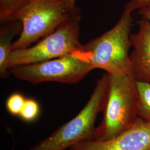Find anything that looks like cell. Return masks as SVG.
I'll return each instance as SVG.
<instances>
[{"instance_id": "6da1fadb", "label": "cell", "mask_w": 150, "mask_h": 150, "mask_svg": "<svg viewBox=\"0 0 150 150\" xmlns=\"http://www.w3.org/2000/svg\"><path fill=\"white\" fill-rule=\"evenodd\" d=\"M134 10V6L128 2L118 21L112 28L86 45H82L76 51L91 64L93 70L101 69L108 74H132L129 50L132 47V13Z\"/></svg>"}, {"instance_id": "7a4b0ae2", "label": "cell", "mask_w": 150, "mask_h": 150, "mask_svg": "<svg viewBox=\"0 0 150 150\" xmlns=\"http://www.w3.org/2000/svg\"><path fill=\"white\" fill-rule=\"evenodd\" d=\"M108 75L103 117L95 129L92 140L112 139L129 129L139 117V93L134 76L129 73Z\"/></svg>"}, {"instance_id": "3957f363", "label": "cell", "mask_w": 150, "mask_h": 150, "mask_svg": "<svg viewBox=\"0 0 150 150\" xmlns=\"http://www.w3.org/2000/svg\"><path fill=\"white\" fill-rule=\"evenodd\" d=\"M108 75L98 80L90 99L74 118L30 150H66L86 140H92L97 116L103 112L107 98Z\"/></svg>"}, {"instance_id": "277c9868", "label": "cell", "mask_w": 150, "mask_h": 150, "mask_svg": "<svg viewBox=\"0 0 150 150\" xmlns=\"http://www.w3.org/2000/svg\"><path fill=\"white\" fill-rule=\"evenodd\" d=\"M79 12L63 0H30L16 15L15 20L21 22L22 28L12 51L31 46Z\"/></svg>"}, {"instance_id": "5b68a950", "label": "cell", "mask_w": 150, "mask_h": 150, "mask_svg": "<svg viewBox=\"0 0 150 150\" xmlns=\"http://www.w3.org/2000/svg\"><path fill=\"white\" fill-rule=\"evenodd\" d=\"M80 12L75 13L54 31L27 48L12 51L11 67L31 64L73 54L80 48Z\"/></svg>"}, {"instance_id": "8992f818", "label": "cell", "mask_w": 150, "mask_h": 150, "mask_svg": "<svg viewBox=\"0 0 150 150\" xmlns=\"http://www.w3.org/2000/svg\"><path fill=\"white\" fill-rule=\"evenodd\" d=\"M93 69L76 51L54 59L31 64L17 65L10 69L17 79L33 84L57 82L75 84L82 80Z\"/></svg>"}, {"instance_id": "52a82bcc", "label": "cell", "mask_w": 150, "mask_h": 150, "mask_svg": "<svg viewBox=\"0 0 150 150\" xmlns=\"http://www.w3.org/2000/svg\"><path fill=\"white\" fill-rule=\"evenodd\" d=\"M75 150H150V123L139 117L129 129L105 141L86 140L73 146Z\"/></svg>"}, {"instance_id": "ba28073f", "label": "cell", "mask_w": 150, "mask_h": 150, "mask_svg": "<svg viewBox=\"0 0 150 150\" xmlns=\"http://www.w3.org/2000/svg\"><path fill=\"white\" fill-rule=\"evenodd\" d=\"M137 23V32L131 35L132 74L137 81L150 83V23L142 17Z\"/></svg>"}, {"instance_id": "9c48e42d", "label": "cell", "mask_w": 150, "mask_h": 150, "mask_svg": "<svg viewBox=\"0 0 150 150\" xmlns=\"http://www.w3.org/2000/svg\"><path fill=\"white\" fill-rule=\"evenodd\" d=\"M21 22L19 21L2 24L0 29V77L7 78L10 75V59L12 52L13 40L19 36L22 31Z\"/></svg>"}, {"instance_id": "30bf717a", "label": "cell", "mask_w": 150, "mask_h": 150, "mask_svg": "<svg viewBox=\"0 0 150 150\" xmlns=\"http://www.w3.org/2000/svg\"><path fill=\"white\" fill-rule=\"evenodd\" d=\"M30 0H0V22L1 24L14 21L18 12Z\"/></svg>"}, {"instance_id": "8fae6325", "label": "cell", "mask_w": 150, "mask_h": 150, "mask_svg": "<svg viewBox=\"0 0 150 150\" xmlns=\"http://www.w3.org/2000/svg\"><path fill=\"white\" fill-rule=\"evenodd\" d=\"M139 93V117L150 123V83L136 81Z\"/></svg>"}, {"instance_id": "7c38bea8", "label": "cell", "mask_w": 150, "mask_h": 150, "mask_svg": "<svg viewBox=\"0 0 150 150\" xmlns=\"http://www.w3.org/2000/svg\"><path fill=\"white\" fill-rule=\"evenodd\" d=\"M39 112L40 106L38 102L32 99H26L19 116L23 120L31 122L38 117Z\"/></svg>"}, {"instance_id": "4fadbf2b", "label": "cell", "mask_w": 150, "mask_h": 150, "mask_svg": "<svg viewBox=\"0 0 150 150\" xmlns=\"http://www.w3.org/2000/svg\"><path fill=\"white\" fill-rule=\"evenodd\" d=\"M26 99L20 93L12 94L6 101V108L13 115H20Z\"/></svg>"}, {"instance_id": "5bb4252c", "label": "cell", "mask_w": 150, "mask_h": 150, "mask_svg": "<svg viewBox=\"0 0 150 150\" xmlns=\"http://www.w3.org/2000/svg\"><path fill=\"white\" fill-rule=\"evenodd\" d=\"M138 13L150 23V0L146 1L140 6L138 8Z\"/></svg>"}, {"instance_id": "9a60e30c", "label": "cell", "mask_w": 150, "mask_h": 150, "mask_svg": "<svg viewBox=\"0 0 150 150\" xmlns=\"http://www.w3.org/2000/svg\"><path fill=\"white\" fill-rule=\"evenodd\" d=\"M147 1H149V0H130L129 2L134 7L136 10H138L140 6Z\"/></svg>"}, {"instance_id": "2e32d148", "label": "cell", "mask_w": 150, "mask_h": 150, "mask_svg": "<svg viewBox=\"0 0 150 150\" xmlns=\"http://www.w3.org/2000/svg\"><path fill=\"white\" fill-rule=\"evenodd\" d=\"M64 2L72 9L77 8L76 6V0H63Z\"/></svg>"}, {"instance_id": "e0dca14e", "label": "cell", "mask_w": 150, "mask_h": 150, "mask_svg": "<svg viewBox=\"0 0 150 150\" xmlns=\"http://www.w3.org/2000/svg\"><path fill=\"white\" fill-rule=\"evenodd\" d=\"M69 150H74V149H69Z\"/></svg>"}]
</instances>
